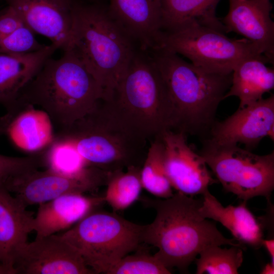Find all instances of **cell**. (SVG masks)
<instances>
[{"instance_id": "6da1fadb", "label": "cell", "mask_w": 274, "mask_h": 274, "mask_svg": "<svg viewBox=\"0 0 274 274\" xmlns=\"http://www.w3.org/2000/svg\"><path fill=\"white\" fill-rule=\"evenodd\" d=\"M142 201L156 212L154 221L144 226L142 242L158 249L154 256L169 270L176 268L187 272L199 253L210 246L244 248L234 239L224 236L214 223L200 215L202 199L177 192L167 198Z\"/></svg>"}, {"instance_id": "7a4b0ae2", "label": "cell", "mask_w": 274, "mask_h": 274, "mask_svg": "<svg viewBox=\"0 0 274 274\" xmlns=\"http://www.w3.org/2000/svg\"><path fill=\"white\" fill-rule=\"evenodd\" d=\"M73 23L66 48L83 63L103 91L112 97L138 49L108 8L72 0Z\"/></svg>"}, {"instance_id": "3957f363", "label": "cell", "mask_w": 274, "mask_h": 274, "mask_svg": "<svg viewBox=\"0 0 274 274\" xmlns=\"http://www.w3.org/2000/svg\"><path fill=\"white\" fill-rule=\"evenodd\" d=\"M103 97L102 89L83 63L65 50L60 58L45 61L14 107L39 106L61 130L92 111Z\"/></svg>"}, {"instance_id": "277c9868", "label": "cell", "mask_w": 274, "mask_h": 274, "mask_svg": "<svg viewBox=\"0 0 274 274\" xmlns=\"http://www.w3.org/2000/svg\"><path fill=\"white\" fill-rule=\"evenodd\" d=\"M149 53L169 94L176 130L208 138L219 105L231 85L232 73L209 72L163 48Z\"/></svg>"}, {"instance_id": "5b68a950", "label": "cell", "mask_w": 274, "mask_h": 274, "mask_svg": "<svg viewBox=\"0 0 274 274\" xmlns=\"http://www.w3.org/2000/svg\"><path fill=\"white\" fill-rule=\"evenodd\" d=\"M110 112L136 134L150 142L176 130L172 104L149 52L138 49L109 100Z\"/></svg>"}, {"instance_id": "8992f818", "label": "cell", "mask_w": 274, "mask_h": 274, "mask_svg": "<svg viewBox=\"0 0 274 274\" xmlns=\"http://www.w3.org/2000/svg\"><path fill=\"white\" fill-rule=\"evenodd\" d=\"M56 136L72 142L90 166L109 173L142 166L148 148V141L120 121L102 100Z\"/></svg>"}, {"instance_id": "52a82bcc", "label": "cell", "mask_w": 274, "mask_h": 274, "mask_svg": "<svg viewBox=\"0 0 274 274\" xmlns=\"http://www.w3.org/2000/svg\"><path fill=\"white\" fill-rule=\"evenodd\" d=\"M144 226L115 213H90L59 235L94 273H107L121 259L139 249Z\"/></svg>"}, {"instance_id": "ba28073f", "label": "cell", "mask_w": 274, "mask_h": 274, "mask_svg": "<svg viewBox=\"0 0 274 274\" xmlns=\"http://www.w3.org/2000/svg\"><path fill=\"white\" fill-rule=\"evenodd\" d=\"M159 48L181 54L194 65L221 75L231 74L241 61L249 58H259L270 63L249 40L230 38L223 33L195 23L173 31H163Z\"/></svg>"}, {"instance_id": "9c48e42d", "label": "cell", "mask_w": 274, "mask_h": 274, "mask_svg": "<svg viewBox=\"0 0 274 274\" xmlns=\"http://www.w3.org/2000/svg\"><path fill=\"white\" fill-rule=\"evenodd\" d=\"M224 189L244 201L264 197L274 189V152L259 155L237 145H220L203 141L199 153Z\"/></svg>"}, {"instance_id": "30bf717a", "label": "cell", "mask_w": 274, "mask_h": 274, "mask_svg": "<svg viewBox=\"0 0 274 274\" xmlns=\"http://www.w3.org/2000/svg\"><path fill=\"white\" fill-rule=\"evenodd\" d=\"M111 173L92 166L75 175L37 169L8 178L3 182L8 190L26 208L63 195L95 190L106 186Z\"/></svg>"}, {"instance_id": "8fae6325", "label": "cell", "mask_w": 274, "mask_h": 274, "mask_svg": "<svg viewBox=\"0 0 274 274\" xmlns=\"http://www.w3.org/2000/svg\"><path fill=\"white\" fill-rule=\"evenodd\" d=\"M13 274H92L78 252L58 234L36 238L16 251Z\"/></svg>"}, {"instance_id": "7c38bea8", "label": "cell", "mask_w": 274, "mask_h": 274, "mask_svg": "<svg viewBox=\"0 0 274 274\" xmlns=\"http://www.w3.org/2000/svg\"><path fill=\"white\" fill-rule=\"evenodd\" d=\"M164 146V164L173 188L188 196L202 195L218 181L207 168L203 157L189 146L186 134L168 130L159 135Z\"/></svg>"}, {"instance_id": "4fadbf2b", "label": "cell", "mask_w": 274, "mask_h": 274, "mask_svg": "<svg viewBox=\"0 0 274 274\" xmlns=\"http://www.w3.org/2000/svg\"><path fill=\"white\" fill-rule=\"evenodd\" d=\"M274 95L238 108L224 121L216 122L206 139L220 145L242 144L247 150L255 148L266 136L273 140Z\"/></svg>"}, {"instance_id": "5bb4252c", "label": "cell", "mask_w": 274, "mask_h": 274, "mask_svg": "<svg viewBox=\"0 0 274 274\" xmlns=\"http://www.w3.org/2000/svg\"><path fill=\"white\" fill-rule=\"evenodd\" d=\"M108 10L139 49L159 48L163 32L161 0H110Z\"/></svg>"}, {"instance_id": "9a60e30c", "label": "cell", "mask_w": 274, "mask_h": 274, "mask_svg": "<svg viewBox=\"0 0 274 274\" xmlns=\"http://www.w3.org/2000/svg\"><path fill=\"white\" fill-rule=\"evenodd\" d=\"M227 14L220 19L226 33L234 32L256 45L273 65L274 22L270 0H229Z\"/></svg>"}, {"instance_id": "2e32d148", "label": "cell", "mask_w": 274, "mask_h": 274, "mask_svg": "<svg viewBox=\"0 0 274 274\" xmlns=\"http://www.w3.org/2000/svg\"><path fill=\"white\" fill-rule=\"evenodd\" d=\"M23 23L49 39L57 49L67 46L72 23V0H7Z\"/></svg>"}, {"instance_id": "e0dca14e", "label": "cell", "mask_w": 274, "mask_h": 274, "mask_svg": "<svg viewBox=\"0 0 274 274\" xmlns=\"http://www.w3.org/2000/svg\"><path fill=\"white\" fill-rule=\"evenodd\" d=\"M3 133H5L18 148L37 152L47 148L53 141V123L42 109L25 105L8 110L0 118Z\"/></svg>"}, {"instance_id": "ac0fdd59", "label": "cell", "mask_w": 274, "mask_h": 274, "mask_svg": "<svg viewBox=\"0 0 274 274\" xmlns=\"http://www.w3.org/2000/svg\"><path fill=\"white\" fill-rule=\"evenodd\" d=\"M105 202L104 196L91 197L72 193L39 204L33 220L36 238L54 234L69 228Z\"/></svg>"}, {"instance_id": "d6986e66", "label": "cell", "mask_w": 274, "mask_h": 274, "mask_svg": "<svg viewBox=\"0 0 274 274\" xmlns=\"http://www.w3.org/2000/svg\"><path fill=\"white\" fill-rule=\"evenodd\" d=\"M26 208L0 179V262L5 274H13L14 255L33 231V217Z\"/></svg>"}, {"instance_id": "ffe728a7", "label": "cell", "mask_w": 274, "mask_h": 274, "mask_svg": "<svg viewBox=\"0 0 274 274\" xmlns=\"http://www.w3.org/2000/svg\"><path fill=\"white\" fill-rule=\"evenodd\" d=\"M202 196L198 210L201 216L220 223L243 246L246 245L255 249L262 247V224L247 207L246 201L236 206L224 207L209 190Z\"/></svg>"}, {"instance_id": "44dd1931", "label": "cell", "mask_w": 274, "mask_h": 274, "mask_svg": "<svg viewBox=\"0 0 274 274\" xmlns=\"http://www.w3.org/2000/svg\"><path fill=\"white\" fill-rule=\"evenodd\" d=\"M53 44L26 54H0V104L11 108L24 88L57 50Z\"/></svg>"}, {"instance_id": "7402d4cb", "label": "cell", "mask_w": 274, "mask_h": 274, "mask_svg": "<svg viewBox=\"0 0 274 274\" xmlns=\"http://www.w3.org/2000/svg\"><path fill=\"white\" fill-rule=\"evenodd\" d=\"M220 1L161 0L162 31H173L195 23L225 34V27L216 15Z\"/></svg>"}, {"instance_id": "603a6c76", "label": "cell", "mask_w": 274, "mask_h": 274, "mask_svg": "<svg viewBox=\"0 0 274 274\" xmlns=\"http://www.w3.org/2000/svg\"><path fill=\"white\" fill-rule=\"evenodd\" d=\"M266 64L256 58L241 61L232 71L231 85L224 99L235 96L240 100L238 108H242L262 98L274 88L273 68Z\"/></svg>"}, {"instance_id": "cb8c5ba5", "label": "cell", "mask_w": 274, "mask_h": 274, "mask_svg": "<svg viewBox=\"0 0 274 274\" xmlns=\"http://www.w3.org/2000/svg\"><path fill=\"white\" fill-rule=\"evenodd\" d=\"M141 167L132 166L125 172L118 170L111 174L104 197L114 212L128 208L139 198L143 188Z\"/></svg>"}, {"instance_id": "d4e9b609", "label": "cell", "mask_w": 274, "mask_h": 274, "mask_svg": "<svg viewBox=\"0 0 274 274\" xmlns=\"http://www.w3.org/2000/svg\"><path fill=\"white\" fill-rule=\"evenodd\" d=\"M141 179L143 188L159 198H167L174 194L165 170L164 146L159 136L150 142Z\"/></svg>"}, {"instance_id": "484cf974", "label": "cell", "mask_w": 274, "mask_h": 274, "mask_svg": "<svg viewBox=\"0 0 274 274\" xmlns=\"http://www.w3.org/2000/svg\"><path fill=\"white\" fill-rule=\"evenodd\" d=\"M244 248L231 246L222 248L210 246L203 249L196 258V274H237L243 262Z\"/></svg>"}, {"instance_id": "4316f807", "label": "cell", "mask_w": 274, "mask_h": 274, "mask_svg": "<svg viewBox=\"0 0 274 274\" xmlns=\"http://www.w3.org/2000/svg\"><path fill=\"white\" fill-rule=\"evenodd\" d=\"M43 154L48 169L64 175H75L90 166L68 139L54 136Z\"/></svg>"}, {"instance_id": "83f0119b", "label": "cell", "mask_w": 274, "mask_h": 274, "mask_svg": "<svg viewBox=\"0 0 274 274\" xmlns=\"http://www.w3.org/2000/svg\"><path fill=\"white\" fill-rule=\"evenodd\" d=\"M154 255L141 250L121 259L107 274H170Z\"/></svg>"}, {"instance_id": "f1b7e54d", "label": "cell", "mask_w": 274, "mask_h": 274, "mask_svg": "<svg viewBox=\"0 0 274 274\" xmlns=\"http://www.w3.org/2000/svg\"><path fill=\"white\" fill-rule=\"evenodd\" d=\"M35 32L23 25L0 40V54L20 55L39 51L46 45L38 42Z\"/></svg>"}, {"instance_id": "f546056e", "label": "cell", "mask_w": 274, "mask_h": 274, "mask_svg": "<svg viewBox=\"0 0 274 274\" xmlns=\"http://www.w3.org/2000/svg\"><path fill=\"white\" fill-rule=\"evenodd\" d=\"M44 165L43 154L12 157L0 154V179L3 180Z\"/></svg>"}, {"instance_id": "4dcf8cb0", "label": "cell", "mask_w": 274, "mask_h": 274, "mask_svg": "<svg viewBox=\"0 0 274 274\" xmlns=\"http://www.w3.org/2000/svg\"><path fill=\"white\" fill-rule=\"evenodd\" d=\"M24 25L21 17L11 6L0 12V40Z\"/></svg>"}, {"instance_id": "1f68e13d", "label": "cell", "mask_w": 274, "mask_h": 274, "mask_svg": "<svg viewBox=\"0 0 274 274\" xmlns=\"http://www.w3.org/2000/svg\"><path fill=\"white\" fill-rule=\"evenodd\" d=\"M262 246L266 249L270 259V262L274 265V239L273 238L264 239L262 242Z\"/></svg>"}, {"instance_id": "d6a6232c", "label": "cell", "mask_w": 274, "mask_h": 274, "mask_svg": "<svg viewBox=\"0 0 274 274\" xmlns=\"http://www.w3.org/2000/svg\"><path fill=\"white\" fill-rule=\"evenodd\" d=\"M274 265L271 262L267 263L260 272L262 274H271L274 272Z\"/></svg>"}, {"instance_id": "836d02e7", "label": "cell", "mask_w": 274, "mask_h": 274, "mask_svg": "<svg viewBox=\"0 0 274 274\" xmlns=\"http://www.w3.org/2000/svg\"><path fill=\"white\" fill-rule=\"evenodd\" d=\"M0 274H5L4 270L0 262Z\"/></svg>"}, {"instance_id": "e575fe53", "label": "cell", "mask_w": 274, "mask_h": 274, "mask_svg": "<svg viewBox=\"0 0 274 274\" xmlns=\"http://www.w3.org/2000/svg\"><path fill=\"white\" fill-rule=\"evenodd\" d=\"M0 134H3V130H2L1 125H0Z\"/></svg>"}]
</instances>
